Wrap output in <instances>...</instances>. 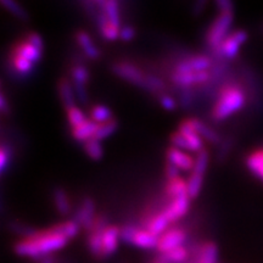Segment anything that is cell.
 Masks as SVG:
<instances>
[{
    "instance_id": "cell-1",
    "label": "cell",
    "mask_w": 263,
    "mask_h": 263,
    "mask_svg": "<svg viewBox=\"0 0 263 263\" xmlns=\"http://www.w3.org/2000/svg\"><path fill=\"white\" fill-rule=\"evenodd\" d=\"M67 241L68 239L62 233L60 223V224L51 227L50 229L37 232L31 238L18 241L14 246V251L21 257L37 259L65 248Z\"/></svg>"
},
{
    "instance_id": "cell-2",
    "label": "cell",
    "mask_w": 263,
    "mask_h": 263,
    "mask_svg": "<svg viewBox=\"0 0 263 263\" xmlns=\"http://www.w3.org/2000/svg\"><path fill=\"white\" fill-rule=\"evenodd\" d=\"M245 94L241 88L236 85H227L222 88L219 98L213 107L212 117L215 121H223L233 114L238 112L245 105Z\"/></svg>"
},
{
    "instance_id": "cell-3",
    "label": "cell",
    "mask_w": 263,
    "mask_h": 263,
    "mask_svg": "<svg viewBox=\"0 0 263 263\" xmlns=\"http://www.w3.org/2000/svg\"><path fill=\"white\" fill-rule=\"evenodd\" d=\"M233 24V12H219L207 32V44L213 50L218 51L223 42L228 37V32Z\"/></svg>"
},
{
    "instance_id": "cell-4",
    "label": "cell",
    "mask_w": 263,
    "mask_h": 263,
    "mask_svg": "<svg viewBox=\"0 0 263 263\" xmlns=\"http://www.w3.org/2000/svg\"><path fill=\"white\" fill-rule=\"evenodd\" d=\"M186 234L185 232L179 228L168 229L166 233L159 238V245H157V251L161 255L167 254V252L172 251V250L180 248L183 242L185 241Z\"/></svg>"
},
{
    "instance_id": "cell-5",
    "label": "cell",
    "mask_w": 263,
    "mask_h": 263,
    "mask_svg": "<svg viewBox=\"0 0 263 263\" xmlns=\"http://www.w3.org/2000/svg\"><path fill=\"white\" fill-rule=\"evenodd\" d=\"M114 71L115 73L120 76L123 80L130 82V83L136 85H139L141 88L149 89L146 82V76L140 70H138L136 66L128 64V62H120V64L114 66Z\"/></svg>"
},
{
    "instance_id": "cell-6",
    "label": "cell",
    "mask_w": 263,
    "mask_h": 263,
    "mask_svg": "<svg viewBox=\"0 0 263 263\" xmlns=\"http://www.w3.org/2000/svg\"><path fill=\"white\" fill-rule=\"evenodd\" d=\"M248 41V33L245 31H235L228 35L219 48L218 52L227 59H234L239 54L240 45Z\"/></svg>"
},
{
    "instance_id": "cell-7",
    "label": "cell",
    "mask_w": 263,
    "mask_h": 263,
    "mask_svg": "<svg viewBox=\"0 0 263 263\" xmlns=\"http://www.w3.org/2000/svg\"><path fill=\"white\" fill-rule=\"evenodd\" d=\"M95 218H97V217H95L94 201L89 199V197H87V199H84L83 202H82L80 210L76 212L73 219L81 227H83L85 230H91L93 229Z\"/></svg>"
},
{
    "instance_id": "cell-8",
    "label": "cell",
    "mask_w": 263,
    "mask_h": 263,
    "mask_svg": "<svg viewBox=\"0 0 263 263\" xmlns=\"http://www.w3.org/2000/svg\"><path fill=\"white\" fill-rule=\"evenodd\" d=\"M190 205V197L188 195H183L177 197V199H173L172 201L166 209L163 210V215L167 217L170 223L178 221L179 218L185 215L189 210Z\"/></svg>"
},
{
    "instance_id": "cell-9",
    "label": "cell",
    "mask_w": 263,
    "mask_h": 263,
    "mask_svg": "<svg viewBox=\"0 0 263 263\" xmlns=\"http://www.w3.org/2000/svg\"><path fill=\"white\" fill-rule=\"evenodd\" d=\"M120 232L117 227L110 226L104 230L101 235V241H103V258L112 256L118 248V240H120Z\"/></svg>"
},
{
    "instance_id": "cell-10",
    "label": "cell",
    "mask_w": 263,
    "mask_h": 263,
    "mask_svg": "<svg viewBox=\"0 0 263 263\" xmlns=\"http://www.w3.org/2000/svg\"><path fill=\"white\" fill-rule=\"evenodd\" d=\"M167 161L176 164L179 170L183 171H190L194 168V164H195V160L193 159L189 154L184 153V151L177 149V147L171 146L167 149Z\"/></svg>"
},
{
    "instance_id": "cell-11",
    "label": "cell",
    "mask_w": 263,
    "mask_h": 263,
    "mask_svg": "<svg viewBox=\"0 0 263 263\" xmlns=\"http://www.w3.org/2000/svg\"><path fill=\"white\" fill-rule=\"evenodd\" d=\"M178 132L182 133L183 136L185 137V139L188 140L190 151H197V153H199V151H201L203 149L201 137H200L195 132V129H194L192 120L183 121V122L179 124Z\"/></svg>"
},
{
    "instance_id": "cell-12",
    "label": "cell",
    "mask_w": 263,
    "mask_h": 263,
    "mask_svg": "<svg viewBox=\"0 0 263 263\" xmlns=\"http://www.w3.org/2000/svg\"><path fill=\"white\" fill-rule=\"evenodd\" d=\"M210 73L207 71L203 72H194V73L188 74H178L174 73L172 76V80L176 84L180 85V87H190L194 84H202L209 81Z\"/></svg>"
},
{
    "instance_id": "cell-13",
    "label": "cell",
    "mask_w": 263,
    "mask_h": 263,
    "mask_svg": "<svg viewBox=\"0 0 263 263\" xmlns=\"http://www.w3.org/2000/svg\"><path fill=\"white\" fill-rule=\"evenodd\" d=\"M59 95H60L61 103L64 105L66 111L70 110L72 107H76L74 93H73V85L67 78L62 77L59 81Z\"/></svg>"
},
{
    "instance_id": "cell-14",
    "label": "cell",
    "mask_w": 263,
    "mask_h": 263,
    "mask_svg": "<svg viewBox=\"0 0 263 263\" xmlns=\"http://www.w3.org/2000/svg\"><path fill=\"white\" fill-rule=\"evenodd\" d=\"M98 128V123L93 122L91 120H87L82 126L72 129V137H73L74 140L81 141V143H85V141L93 139Z\"/></svg>"
},
{
    "instance_id": "cell-15",
    "label": "cell",
    "mask_w": 263,
    "mask_h": 263,
    "mask_svg": "<svg viewBox=\"0 0 263 263\" xmlns=\"http://www.w3.org/2000/svg\"><path fill=\"white\" fill-rule=\"evenodd\" d=\"M98 25L100 28L101 35L107 41H116L117 38H120V31L121 29L110 24L106 15L104 14L103 10L100 9V12L98 14Z\"/></svg>"
},
{
    "instance_id": "cell-16",
    "label": "cell",
    "mask_w": 263,
    "mask_h": 263,
    "mask_svg": "<svg viewBox=\"0 0 263 263\" xmlns=\"http://www.w3.org/2000/svg\"><path fill=\"white\" fill-rule=\"evenodd\" d=\"M95 5L100 6L110 24L120 28V10H118L117 2H115V0H101V2H95Z\"/></svg>"
},
{
    "instance_id": "cell-17",
    "label": "cell",
    "mask_w": 263,
    "mask_h": 263,
    "mask_svg": "<svg viewBox=\"0 0 263 263\" xmlns=\"http://www.w3.org/2000/svg\"><path fill=\"white\" fill-rule=\"evenodd\" d=\"M132 245L137 246V248H140V249H155V248L157 249V245H159V238L154 234H151L147 229H139Z\"/></svg>"
},
{
    "instance_id": "cell-18",
    "label": "cell",
    "mask_w": 263,
    "mask_h": 263,
    "mask_svg": "<svg viewBox=\"0 0 263 263\" xmlns=\"http://www.w3.org/2000/svg\"><path fill=\"white\" fill-rule=\"evenodd\" d=\"M168 224H170V221L167 219V217L163 215V212H161L159 215L151 217L146 224V229L149 230L151 234H154L155 236H157V238H160L163 233H166L167 230H168L167 229L168 228Z\"/></svg>"
},
{
    "instance_id": "cell-19",
    "label": "cell",
    "mask_w": 263,
    "mask_h": 263,
    "mask_svg": "<svg viewBox=\"0 0 263 263\" xmlns=\"http://www.w3.org/2000/svg\"><path fill=\"white\" fill-rule=\"evenodd\" d=\"M12 54H16L18 55V57L26 59V60L31 61L32 64H35V62H38L41 60V57H42V50H39L35 47H33V45L29 44L28 42H25V43H21V44L17 45L14 49V51H12Z\"/></svg>"
},
{
    "instance_id": "cell-20",
    "label": "cell",
    "mask_w": 263,
    "mask_h": 263,
    "mask_svg": "<svg viewBox=\"0 0 263 263\" xmlns=\"http://www.w3.org/2000/svg\"><path fill=\"white\" fill-rule=\"evenodd\" d=\"M76 38H77L78 44L81 45V48L83 49L84 54L87 55L89 59H98L100 57V51L99 49L95 47L93 41H91L90 35L84 31H80L76 34Z\"/></svg>"
},
{
    "instance_id": "cell-21",
    "label": "cell",
    "mask_w": 263,
    "mask_h": 263,
    "mask_svg": "<svg viewBox=\"0 0 263 263\" xmlns=\"http://www.w3.org/2000/svg\"><path fill=\"white\" fill-rule=\"evenodd\" d=\"M166 194L171 199H177V197L188 195V184L183 178H176L172 180H168L166 185ZM189 196V195H188Z\"/></svg>"
},
{
    "instance_id": "cell-22",
    "label": "cell",
    "mask_w": 263,
    "mask_h": 263,
    "mask_svg": "<svg viewBox=\"0 0 263 263\" xmlns=\"http://www.w3.org/2000/svg\"><path fill=\"white\" fill-rule=\"evenodd\" d=\"M246 166L258 179L263 182V149L250 154L246 159Z\"/></svg>"
},
{
    "instance_id": "cell-23",
    "label": "cell",
    "mask_w": 263,
    "mask_h": 263,
    "mask_svg": "<svg viewBox=\"0 0 263 263\" xmlns=\"http://www.w3.org/2000/svg\"><path fill=\"white\" fill-rule=\"evenodd\" d=\"M192 120L193 127L197 134H199L201 138H205L207 141L212 144H218L221 138H219L218 134L216 133L215 130L211 129L210 127H207L205 123H202L200 120H196V118H190Z\"/></svg>"
},
{
    "instance_id": "cell-24",
    "label": "cell",
    "mask_w": 263,
    "mask_h": 263,
    "mask_svg": "<svg viewBox=\"0 0 263 263\" xmlns=\"http://www.w3.org/2000/svg\"><path fill=\"white\" fill-rule=\"evenodd\" d=\"M218 249L215 242H206L200 250L197 256V263H217Z\"/></svg>"
},
{
    "instance_id": "cell-25",
    "label": "cell",
    "mask_w": 263,
    "mask_h": 263,
    "mask_svg": "<svg viewBox=\"0 0 263 263\" xmlns=\"http://www.w3.org/2000/svg\"><path fill=\"white\" fill-rule=\"evenodd\" d=\"M90 120L98 124H103L114 120L112 112L107 106L104 105H95L90 110Z\"/></svg>"
},
{
    "instance_id": "cell-26",
    "label": "cell",
    "mask_w": 263,
    "mask_h": 263,
    "mask_svg": "<svg viewBox=\"0 0 263 263\" xmlns=\"http://www.w3.org/2000/svg\"><path fill=\"white\" fill-rule=\"evenodd\" d=\"M54 203L55 207H57L58 212L60 213L61 216H66L68 215L70 212L71 206H70V201H68V196L64 189L61 188H57L54 190Z\"/></svg>"
},
{
    "instance_id": "cell-27",
    "label": "cell",
    "mask_w": 263,
    "mask_h": 263,
    "mask_svg": "<svg viewBox=\"0 0 263 263\" xmlns=\"http://www.w3.org/2000/svg\"><path fill=\"white\" fill-rule=\"evenodd\" d=\"M188 250L180 246V248L174 249L172 251L167 252V254L161 255L159 261L162 263H182L188 258Z\"/></svg>"
},
{
    "instance_id": "cell-28",
    "label": "cell",
    "mask_w": 263,
    "mask_h": 263,
    "mask_svg": "<svg viewBox=\"0 0 263 263\" xmlns=\"http://www.w3.org/2000/svg\"><path fill=\"white\" fill-rule=\"evenodd\" d=\"M104 232H91L89 238H88V246L91 255L98 258H103V241H101V235Z\"/></svg>"
},
{
    "instance_id": "cell-29",
    "label": "cell",
    "mask_w": 263,
    "mask_h": 263,
    "mask_svg": "<svg viewBox=\"0 0 263 263\" xmlns=\"http://www.w3.org/2000/svg\"><path fill=\"white\" fill-rule=\"evenodd\" d=\"M84 151H85V154H87V155L89 156L91 160L99 161V160L103 159V155H104L103 146H101L100 141L94 139V138H93V139L85 141V143H84Z\"/></svg>"
},
{
    "instance_id": "cell-30",
    "label": "cell",
    "mask_w": 263,
    "mask_h": 263,
    "mask_svg": "<svg viewBox=\"0 0 263 263\" xmlns=\"http://www.w3.org/2000/svg\"><path fill=\"white\" fill-rule=\"evenodd\" d=\"M202 183H203V176L192 172L188 182H186V184H188V195L190 197V200L196 199L197 195H199L200 190L202 188Z\"/></svg>"
},
{
    "instance_id": "cell-31",
    "label": "cell",
    "mask_w": 263,
    "mask_h": 263,
    "mask_svg": "<svg viewBox=\"0 0 263 263\" xmlns=\"http://www.w3.org/2000/svg\"><path fill=\"white\" fill-rule=\"evenodd\" d=\"M2 5L4 6L8 11L11 12L12 15L21 20V21H27L29 17L27 11H26L21 5L14 2V0H2Z\"/></svg>"
},
{
    "instance_id": "cell-32",
    "label": "cell",
    "mask_w": 263,
    "mask_h": 263,
    "mask_svg": "<svg viewBox=\"0 0 263 263\" xmlns=\"http://www.w3.org/2000/svg\"><path fill=\"white\" fill-rule=\"evenodd\" d=\"M117 126H118V123L116 120H112V121H110V122H106L103 124H99V128H98L97 133H95L94 139H97L99 141H101L103 139H106L107 137H110L111 134H114L115 132H116Z\"/></svg>"
},
{
    "instance_id": "cell-33",
    "label": "cell",
    "mask_w": 263,
    "mask_h": 263,
    "mask_svg": "<svg viewBox=\"0 0 263 263\" xmlns=\"http://www.w3.org/2000/svg\"><path fill=\"white\" fill-rule=\"evenodd\" d=\"M207 164H209V151L202 149L201 151H199V153H197L193 172L203 176L207 170Z\"/></svg>"
},
{
    "instance_id": "cell-34",
    "label": "cell",
    "mask_w": 263,
    "mask_h": 263,
    "mask_svg": "<svg viewBox=\"0 0 263 263\" xmlns=\"http://www.w3.org/2000/svg\"><path fill=\"white\" fill-rule=\"evenodd\" d=\"M67 120L70 126L72 127V129H73V128L82 126L87 121V118H85V115L82 112L80 108L76 106L67 110Z\"/></svg>"
},
{
    "instance_id": "cell-35",
    "label": "cell",
    "mask_w": 263,
    "mask_h": 263,
    "mask_svg": "<svg viewBox=\"0 0 263 263\" xmlns=\"http://www.w3.org/2000/svg\"><path fill=\"white\" fill-rule=\"evenodd\" d=\"M71 77L73 83H80L85 85L89 81V72L83 66H74L71 70Z\"/></svg>"
},
{
    "instance_id": "cell-36",
    "label": "cell",
    "mask_w": 263,
    "mask_h": 263,
    "mask_svg": "<svg viewBox=\"0 0 263 263\" xmlns=\"http://www.w3.org/2000/svg\"><path fill=\"white\" fill-rule=\"evenodd\" d=\"M12 65H14V67L20 72V73L24 74L29 73L33 68V64L31 61L26 60V59L18 57V55L16 54H12Z\"/></svg>"
},
{
    "instance_id": "cell-37",
    "label": "cell",
    "mask_w": 263,
    "mask_h": 263,
    "mask_svg": "<svg viewBox=\"0 0 263 263\" xmlns=\"http://www.w3.org/2000/svg\"><path fill=\"white\" fill-rule=\"evenodd\" d=\"M194 72H203L211 67V60L207 57H195L189 60Z\"/></svg>"
},
{
    "instance_id": "cell-38",
    "label": "cell",
    "mask_w": 263,
    "mask_h": 263,
    "mask_svg": "<svg viewBox=\"0 0 263 263\" xmlns=\"http://www.w3.org/2000/svg\"><path fill=\"white\" fill-rule=\"evenodd\" d=\"M138 230H139V228H137L136 226H124L120 232V238L123 242L132 245L133 244L134 238H136Z\"/></svg>"
},
{
    "instance_id": "cell-39",
    "label": "cell",
    "mask_w": 263,
    "mask_h": 263,
    "mask_svg": "<svg viewBox=\"0 0 263 263\" xmlns=\"http://www.w3.org/2000/svg\"><path fill=\"white\" fill-rule=\"evenodd\" d=\"M80 224L74 221V219H71V221L64 222L61 223V228H62V233L67 239H72L74 238L76 235L78 234L80 232Z\"/></svg>"
},
{
    "instance_id": "cell-40",
    "label": "cell",
    "mask_w": 263,
    "mask_h": 263,
    "mask_svg": "<svg viewBox=\"0 0 263 263\" xmlns=\"http://www.w3.org/2000/svg\"><path fill=\"white\" fill-rule=\"evenodd\" d=\"M171 144H172L173 147H177L179 150H190L188 140L185 139V137L183 136L182 133L177 132V133H173L171 136Z\"/></svg>"
},
{
    "instance_id": "cell-41",
    "label": "cell",
    "mask_w": 263,
    "mask_h": 263,
    "mask_svg": "<svg viewBox=\"0 0 263 263\" xmlns=\"http://www.w3.org/2000/svg\"><path fill=\"white\" fill-rule=\"evenodd\" d=\"M11 228L14 230L15 233H17V234H21V235H25L26 239L27 238H31L37 233V230L29 228L27 226H24L21 224V223H11Z\"/></svg>"
},
{
    "instance_id": "cell-42",
    "label": "cell",
    "mask_w": 263,
    "mask_h": 263,
    "mask_svg": "<svg viewBox=\"0 0 263 263\" xmlns=\"http://www.w3.org/2000/svg\"><path fill=\"white\" fill-rule=\"evenodd\" d=\"M179 171L180 170L176 166V164H173L172 162H170V161H167L164 172H166V176L167 178H168V180L179 178Z\"/></svg>"
},
{
    "instance_id": "cell-43",
    "label": "cell",
    "mask_w": 263,
    "mask_h": 263,
    "mask_svg": "<svg viewBox=\"0 0 263 263\" xmlns=\"http://www.w3.org/2000/svg\"><path fill=\"white\" fill-rule=\"evenodd\" d=\"M85 85L80 84V83H73V89L77 94L78 100L81 101L82 104H87L88 103V94H87V89H85Z\"/></svg>"
},
{
    "instance_id": "cell-44",
    "label": "cell",
    "mask_w": 263,
    "mask_h": 263,
    "mask_svg": "<svg viewBox=\"0 0 263 263\" xmlns=\"http://www.w3.org/2000/svg\"><path fill=\"white\" fill-rule=\"evenodd\" d=\"M146 82H147V87L151 90H162L164 88L163 82L159 80V78L154 77V76H146Z\"/></svg>"
},
{
    "instance_id": "cell-45",
    "label": "cell",
    "mask_w": 263,
    "mask_h": 263,
    "mask_svg": "<svg viewBox=\"0 0 263 263\" xmlns=\"http://www.w3.org/2000/svg\"><path fill=\"white\" fill-rule=\"evenodd\" d=\"M26 42H28L29 44L39 49V50H42L43 49V39L41 35L38 34V33H35V32L29 33V34L27 35V41Z\"/></svg>"
},
{
    "instance_id": "cell-46",
    "label": "cell",
    "mask_w": 263,
    "mask_h": 263,
    "mask_svg": "<svg viewBox=\"0 0 263 263\" xmlns=\"http://www.w3.org/2000/svg\"><path fill=\"white\" fill-rule=\"evenodd\" d=\"M136 35V31H134L133 27L130 26H124L123 28H121L120 31V38L122 39L123 42H129L134 38Z\"/></svg>"
},
{
    "instance_id": "cell-47",
    "label": "cell",
    "mask_w": 263,
    "mask_h": 263,
    "mask_svg": "<svg viewBox=\"0 0 263 263\" xmlns=\"http://www.w3.org/2000/svg\"><path fill=\"white\" fill-rule=\"evenodd\" d=\"M160 103L162 105V107L166 108L167 111H174L177 108L176 101H174L171 97H168V95H163V97H161Z\"/></svg>"
},
{
    "instance_id": "cell-48",
    "label": "cell",
    "mask_w": 263,
    "mask_h": 263,
    "mask_svg": "<svg viewBox=\"0 0 263 263\" xmlns=\"http://www.w3.org/2000/svg\"><path fill=\"white\" fill-rule=\"evenodd\" d=\"M216 6L221 12H233V8H234L233 3L229 0H217Z\"/></svg>"
},
{
    "instance_id": "cell-49",
    "label": "cell",
    "mask_w": 263,
    "mask_h": 263,
    "mask_svg": "<svg viewBox=\"0 0 263 263\" xmlns=\"http://www.w3.org/2000/svg\"><path fill=\"white\" fill-rule=\"evenodd\" d=\"M8 160H10V156L5 146H3L2 150H0V170H2V172H4L6 167H8Z\"/></svg>"
},
{
    "instance_id": "cell-50",
    "label": "cell",
    "mask_w": 263,
    "mask_h": 263,
    "mask_svg": "<svg viewBox=\"0 0 263 263\" xmlns=\"http://www.w3.org/2000/svg\"><path fill=\"white\" fill-rule=\"evenodd\" d=\"M205 5H206L205 2H197V3H195V5H194V8H193V14L194 15H200V14H201L202 9L205 8Z\"/></svg>"
},
{
    "instance_id": "cell-51",
    "label": "cell",
    "mask_w": 263,
    "mask_h": 263,
    "mask_svg": "<svg viewBox=\"0 0 263 263\" xmlns=\"http://www.w3.org/2000/svg\"><path fill=\"white\" fill-rule=\"evenodd\" d=\"M0 108H2L3 112H6V110H8V107H6V100H5L4 94L0 95Z\"/></svg>"
},
{
    "instance_id": "cell-52",
    "label": "cell",
    "mask_w": 263,
    "mask_h": 263,
    "mask_svg": "<svg viewBox=\"0 0 263 263\" xmlns=\"http://www.w3.org/2000/svg\"><path fill=\"white\" fill-rule=\"evenodd\" d=\"M42 263H55V262H54V259H52V258H50V257H47V258L43 259Z\"/></svg>"
},
{
    "instance_id": "cell-53",
    "label": "cell",
    "mask_w": 263,
    "mask_h": 263,
    "mask_svg": "<svg viewBox=\"0 0 263 263\" xmlns=\"http://www.w3.org/2000/svg\"><path fill=\"white\" fill-rule=\"evenodd\" d=\"M156 263H162V262H160V261H157V262H156Z\"/></svg>"
}]
</instances>
